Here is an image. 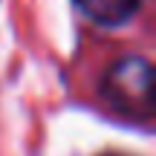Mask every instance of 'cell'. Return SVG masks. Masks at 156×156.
I'll list each match as a JSON object with an SVG mask.
<instances>
[{
	"instance_id": "cell-2",
	"label": "cell",
	"mask_w": 156,
	"mask_h": 156,
	"mask_svg": "<svg viewBox=\"0 0 156 156\" xmlns=\"http://www.w3.org/2000/svg\"><path fill=\"white\" fill-rule=\"evenodd\" d=\"M75 6L98 26H122L139 12L142 0H75Z\"/></svg>"
},
{
	"instance_id": "cell-1",
	"label": "cell",
	"mask_w": 156,
	"mask_h": 156,
	"mask_svg": "<svg viewBox=\"0 0 156 156\" xmlns=\"http://www.w3.org/2000/svg\"><path fill=\"white\" fill-rule=\"evenodd\" d=\"M151 84H153L151 61L139 58V55H127V58H119L104 73V78H101V95L119 113L147 122L153 116Z\"/></svg>"
}]
</instances>
